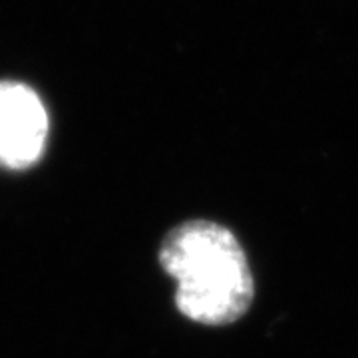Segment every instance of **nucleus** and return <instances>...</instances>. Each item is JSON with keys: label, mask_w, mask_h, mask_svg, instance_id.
<instances>
[{"label": "nucleus", "mask_w": 358, "mask_h": 358, "mask_svg": "<svg viewBox=\"0 0 358 358\" xmlns=\"http://www.w3.org/2000/svg\"><path fill=\"white\" fill-rule=\"evenodd\" d=\"M48 138V114L32 90L0 82V167L26 169L36 164Z\"/></svg>", "instance_id": "2"}, {"label": "nucleus", "mask_w": 358, "mask_h": 358, "mask_svg": "<svg viewBox=\"0 0 358 358\" xmlns=\"http://www.w3.org/2000/svg\"><path fill=\"white\" fill-rule=\"evenodd\" d=\"M159 263L178 285L183 317L207 327L239 320L253 301V275L237 237L213 221H187L159 247Z\"/></svg>", "instance_id": "1"}]
</instances>
